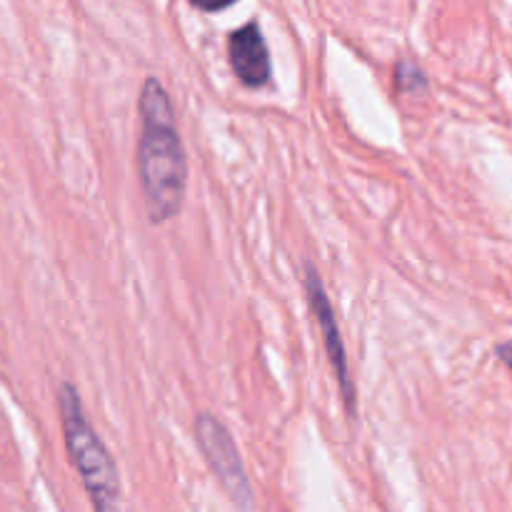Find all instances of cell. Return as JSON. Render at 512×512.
I'll return each mask as SVG.
<instances>
[{
	"label": "cell",
	"instance_id": "obj_1",
	"mask_svg": "<svg viewBox=\"0 0 512 512\" xmlns=\"http://www.w3.org/2000/svg\"><path fill=\"white\" fill-rule=\"evenodd\" d=\"M138 173L145 205L153 223H168L180 213L188 185V158L178 133L173 100L158 78H148L140 90Z\"/></svg>",
	"mask_w": 512,
	"mask_h": 512
},
{
	"label": "cell",
	"instance_id": "obj_2",
	"mask_svg": "<svg viewBox=\"0 0 512 512\" xmlns=\"http://www.w3.org/2000/svg\"><path fill=\"white\" fill-rule=\"evenodd\" d=\"M58 410L70 463L78 470L93 508L100 512L120 508V475L115 460L110 458L108 448L85 418L78 390L70 383L60 385Z\"/></svg>",
	"mask_w": 512,
	"mask_h": 512
},
{
	"label": "cell",
	"instance_id": "obj_3",
	"mask_svg": "<svg viewBox=\"0 0 512 512\" xmlns=\"http://www.w3.org/2000/svg\"><path fill=\"white\" fill-rule=\"evenodd\" d=\"M195 440H198L205 463L210 465V470L218 478L220 488L225 490L230 503L240 510L253 508V488H250L238 445H235L228 428L215 415L200 413L195 418Z\"/></svg>",
	"mask_w": 512,
	"mask_h": 512
},
{
	"label": "cell",
	"instance_id": "obj_4",
	"mask_svg": "<svg viewBox=\"0 0 512 512\" xmlns=\"http://www.w3.org/2000/svg\"><path fill=\"white\" fill-rule=\"evenodd\" d=\"M305 295H308L310 310H313L320 333H323L325 350H328L330 365H333L335 378H338L340 395H343L345 408H348L350 415H355V410H358V398H355V383L353 378H350L343 335H340L338 320H335V313H333V303H330L328 293H325L323 280H320L318 270H315L310 263L305 265Z\"/></svg>",
	"mask_w": 512,
	"mask_h": 512
},
{
	"label": "cell",
	"instance_id": "obj_5",
	"mask_svg": "<svg viewBox=\"0 0 512 512\" xmlns=\"http://www.w3.org/2000/svg\"><path fill=\"white\" fill-rule=\"evenodd\" d=\"M228 60L235 78L245 88H263L273 75V60L258 20H250L243 28L233 30L228 38Z\"/></svg>",
	"mask_w": 512,
	"mask_h": 512
},
{
	"label": "cell",
	"instance_id": "obj_6",
	"mask_svg": "<svg viewBox=\"0 0 512 512\" xmlns=\"http://www.w3.org/2000/svg\"><path fill=\"white\" fill-rule=\"evenodd\" d=\"M395 85L400 93H425L428 90V78H425L423 68L415 60L400 58L395 65Z\"/></svg>",
	"mask_w": 512,
	"mask_h": 512
},
{
	"label": "cell",
	"instance_id": "obj_7",
	"mask_svg": "<svg viewBox=\"0 0 512 512\" xmlns=\"http://www.w3.org/2000/svg\"><path fill=\"white\" fill-rule=\"evenodd\" d=\"M190 3L198 10H203V13H220V10L230 8V5H235L238 0H190Z\"/></svg>",
	"mask_w": 512,
	"mask_h": 512
},
{
	"label": "cell",
	"instance_id": "obj_8",
	"mask_svg": "<svg viewBox=\"0 0 512 512\" xmlns=\"http://www.w3.org/2000/svg\"><path fill=\"white\" fill-rule=\"evenodd\" d=\"M495 355H498V360L505 365V368L512 370V340H508V343H500L498 348H495Z\"/></svg>",
	"mask_w": 512,
	"mask_h": 512
}]
</instances>
